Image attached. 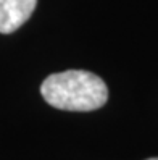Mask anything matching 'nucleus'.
<instances>
[{"label": "nucleus", "mask_w": 158, "mask_h": 160, "mask_svg": "<svg viewBox=\"0 0 158 160\" xmlns=\"http://www.w3.org/2000/svg\"><path fill=\"white\" fill-rule=\"evenodd\" d=\"M147 160H158V157H152V158H147Z\"/></svg>", "instance_id": "3"}, {"label": "nucleus", "mask_w": 158, "mask_h": 160, "mask_svg": "<svg viewBox=\"0 0 158 160\" xmlns=\"http://www.w3.org/2000/svg\"><path fill=\"white\" fill-rule=\"evenodd\" d=\"M37 0H0V32L10 34L21 28L36 10Z\"/></svg>", "instance_id": "2"}, {"label": "nucleus", "mask_w": 158, "mask_h": 160, "mask_svg": "<svg viewBox=\"0 0 158 160\" xmlns=\"http://www.w3.org/2000/svg\"><path fill=\"white\" fill-rule=\"evenodd\" d=\"M41 94L49 105L69 112H92L108 100L105 81L86 70L50 74L41 84Z\"/></svg>", "instance_id": "1"}]
</instances>
